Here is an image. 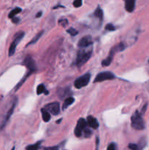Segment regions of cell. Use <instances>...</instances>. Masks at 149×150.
I'll return each instance as SVG.
<instances>
[{"label":"cell","instance_id":"cell-7","mask_svg":"<svg viewBox=\"0 0 149 150\" xmlns=\"http://www.w3.org/2000/svg\"><path fill=\"white\" fill-rule=\"evenodd\" d=\"M45 109L53 115H58L60 113V105L57 102L48 103L45 106Z\"/></svg>","mask_w":149,"mask_h":150},{"label":"cell","instance_id":"cell-22","mask_svg":"<svg viewBox=\"0 0 149 150\" xmlns=\"http://www.w3.org/2000/svg\"><path fill=\"white\" fill-rule=\"evenodd\" d=\"M43 92H46V86L43 84L38 85L37 88V94L41 95Z\"/></svg>","mask_w":149,"mask_h":150},{"label":"cell","instance_id":"cell-15","mask_svg":"<svg viewBox=\"0 0 149 150\" xmlns=\"http://www.w3.org/2000/svg\"><path fill=\"white\" fill-rule=\"evenodd\" d=\"M41 112H42V119H43V121L46 122H49L50 119V113H49L48 111H46L45 108H42V110H41Z\"/></svg>","mask_w":149,"mask_h":150},{"label":"cell","instance_id":"cell-25","mask_svg":"<svg viewBox=\"0 0 149 150\" xmlns=\"http://www.w3.org/2000/svg\"><path fill=\"white\" fill-rule=\"evenodd\" d=\"M105 29L107 30V31L112 32V31H114V30H116V27H115L113 24H108L106 25V27H105Z\"/></svg>","mask_w":149,"mask_h":150},{"label":"cell","instance_id":"cell-21","mask_svg":"<svg viewBox=\"0 0 149 150\" xmlns=\"http://www.w3.org/2000/svg\"><path fill=\"white\" fill-rule=\"evenodd\" d=\"M16 102H15V103L13 104V105H12L11 108H10V109L9 110V111H8L7 114L6 118H5V122H7V121L8 119H10V117L11 116V115H12V114H13V111H14L15 107H16Z\"/></svg>","mask_w":149,"mask_h":150},{"label":"cell","instance_id":"cell-13","mask_svg":"<svg viewBox=\"0 0 149 150\" xmlns=\"http://www.w3.org/2000/svg\"><path fill=\"white\" fill-rule=\"evenodd\" d=\"M71 94V90L69 88H64V89H59L58 90V95L60 98L63 100L64 98H67L68 96Z\"/></svg>","mask_w":149,"mask_h":150},{"label":"cell","instance_id":"cell-29","mask_svg":"<svg viewBox=\"0 0 149 150\" xmlns=\"http://www.w3.org/2000/svg\"><path fill=\"white\" fill-rule=\"evenodd\" d=\"M59 24H61L62 27H66L67 25L68 24V21L67 19H61V20H60L59 21Z\"/></svg>","mask_w":149,"mask_h":150},{"label":"cell","instance_id":"cell-2","mask_svg":"<svg viewBox=\"0 0 149 150\" xmlns=\"http://www.w3.org/2000/svg\"><path fill=\"white\" fill-rule=\"evenodd\" d=\"M132 128L137 130H141L145 128V123L142 115L139 111H135L131 117Z\"/></svg>","mask_w":149,"mask_h":150},{"label":"cell","instance_id":"cell-33","mask_svg":"<svg viewBox=\"0 0 149 150\" xmlns=\"http://www.w3.org/2000/svg\"><path fill=\"white\" fill-rule=\"evenodd\" d=\"M41 16H42V12H39V13L36 15V18H39Z\"/></svg>","mask_w":149,"mask_h":150},{"label":"cell","instance_id":"cell-6","mask_svg":"<svg viewBox=\"0 0 149 150\" xmlns=\"http://www.w3.org/2000/svg\"><path fill=\"white\" fill-rule=\"evenodd\" d=\"M87 125H87V121L86 119H83V118L79 119L78 121L76 129H75V135L77 137H80L82 136V134H83V130L86 128Z\"/></svg>","mask_w":149,"mask_h":150},{"label":"cell","instance_id":"cell-11","mask_svg":"<svg viewBox=\"0 0 149 150\" xmlns=\"http://www.w3.org/2000/svg\"><path fill=\"white\" fill-rule=\"evenodd\" d=\"M87 125L93 129H97L99 125L97 119L92 116H88L87 117Z\"/></svg>","mask_w":149,"mask_h":150},{"label":"cell","instance_id":"cell-14","mask_svg":"<svg viewBox=\"0 0 149 150\" xmlns=\"http://www.w3.org/2000/svg\"><path fill=\"white\" fill-rule=\"evenodd\" d=\"M75 102V99L72 97H69L67 98H66L65 100V102L63 103V105H62V109L63 110H65L70 105H72V103Z\"/></svg>","mask_w":149,"mask_h":150},{"label":"cell","instance_id":"cell-23","mask_svg":"<svg viewBox=\"0 0 149 150\" xmlns=\"http://www.w3.org/2000/svg\"><path fill=\"white\" fill-rule=\"evenodd\" d=\"M67 32L69 34H71L72 36H76V35L78 34V32L74 28H69V29L67 30Z\"/></svg>","mask_w":149,"mask_h":150},{"label":"cell","instance_id":"cell-4","mask_svg":"<svg viewBox=\"0 0 149 150\" xmlns=\"http://www.w3.org/2000/svg\"><path fill=\"white\" fill-rule=\"evenodd\" d=\"M24 36V32H18L16 34V36H15L14 40L13 42L10 44V46L9 49V56H13L15 53L16 51V46H17L18 44L20 42V40L22 39Z\"/></svg>","mask_w":149,"mask_h":150},{"label":"cell","instance_id":"cell-30","mask_svg":"<svg viewBox=\"0 0 149 150\" xmlns=\"http://www.w3.org/2000/svg\"><path fill=\"white\" fill-rule=\"evenodd\" d=\"M99 138H97V141H96V150H99Z\"/></svg>","mask_w":149,"mask_h":150},{"label":"cell","instance_id":"cell-17","mask_svg":"<svg viewBox=\"0 0 149 150\" xmlns=\"http://www.w3.org/2000/svg\"><path fill=\"white\" fill-rule=\"evenodd\" d=\"M94 15L95 17L99 18L100 21H102V19H103V12H102V9H101L99 7H98V8H97V10H96L95 12H94Z\"/></svg>","mask_w":149,"mask_h":150},{"label":"cell","instance_id":"cell-16","mask_svg":"<svg viewBox=\"0 0 149 150\" xmlns=\"http://www.w3.org/2000/svg\"><path fill=\"white\" fill-rule=\"evenodd\" d=\"M42 34H43V31H41V32H39V33H37V34L35 35V38H32V39H31V40L30 41V42H29L28 44H27V46H28V45H32V44H34V43H35V42H37V41L39 40V38L42 37Z\"/></svg>","mask_w":149,"mask_h":150},{"label":"cell","instance_id":"cell-5","mask_svg":"<svg viewBox=\"0 0 149 150\" xmlns=\"http://www.w3.org/2000/svg\"><path fill=\"white\" fill-rule=\"evenodd\" d=\"M116 78V75L111 72L106 71V72H102L100 73H98L94 78V83H97V82H105L107 80H113Z\"/></svg>","mask_w":149,"mask_h":150},{"label":"cell","instance_id":"cell-28","mask_svg":"<svg viewBox=\"0 0 149 150\" xmlns=\"http://www.w3.org/2000/svg\"><path fill=\"white\" fill-rule=\"evenodd\" d=\"M129 149L131 150H137L138 149V146L135 144H129L128 146Z\"/></svg>","mask_w":149,"mask_h":150},{"label":"cell","instance_id":"cell-9","mask_svg":"<svg viewBox=\"0 0 149 150\" xmlns=\"http://www.w3.org/2000/svg\"><path fill=\"white\" fill-rule=\"evenodd\" d=\"M91 45H92V40H91V36L83 37L79 40L78 43V47H80V49L89 47Z\"/></svg>","mask_w":149,"mask_h":150},{"label":"cell","instance_id":"cell-34","mask_svg":"<svg viewBox=\"0 0 149 150\" xmlns=\"http://www.w3.org/2000/svg\"><path fill=\"white\" fill-rule=\"evenodd\" d=\"M11 150H15V147H13V148H12V149Z\"/></svg>","mask_w":149,"mask_h":150},{"label":"cell","instance_id":"cell-27","mask_svg":"<svg viewBox=\"0 0 149 150\" xmlns=\"http://www.w3.org/2000/svg\"><path fill=\"white\" fill-rule=\"evenodd\" d=\"M107 150H116V144L115 143H111L107 147Z\"/></svg>","mask_w":149,"mask_h":150},{"label":"cell","instance_id":"cell-26","mask_svg":"<svg viewBox=\"0 0 149 150\" xmlns=\"http://www.w3.org/2000/svg\"><path fill=\"white\" fill-rule=\"evenodd\" d=\"M82 5V0H75L73 2V6L75 8H80Z\"/></svg>","mask_w":149,"mask_h":150},{"label":"cell","instance_id":"cell-12","mask_svg":"<svg viewBox=\"0 0 149 150\" xmlns=\"http://www.w3.org/2000/svg\"><path fill=\"white\" fill-rule=\"evenodd\" d=\"M136 0H125V9L127 12L132 13L135 10Z\"/></svg>","mask_w":149,"mask_h":150},{"label":"cell","instance_id":"cell-19","mask_svg":"<svg viewBox=\"0 0 149 150\" xmlns=\"http://www.w3.org/2000/svg\"><path fill=\"white\" fill-rule=\"evenodd\" d=\"M41 142H37L35 144H31V145L28 146L26 148V150H38L40 147Z\"/></svg>","mask_w":149,"mask_h":150},{"label":"cell","instance_id":"cell-35","mask_svg":"<svg viewBox=\"0 0 149 150\" xmlns=\"http://www.w3.org/2000/svg\"><path fill=\"white\" fill-rule=\"evenodd\" d=\"M148 62H149V61H148Z\"/></svg>","mask_w":149,"mask_h":150},{"label":"cell","instance_id":"cell-32","mask_svg":"<svg viewBox=\"0 0 149 150\" xmlns=\"http://www.w3.org/2000/svg\"><path fill=\"white\" fill-rule=\"evenodd\" d=\"M12 21H13L14 24H17L18 22L19 21V18H18L14 17L13 18H12Z\"/></svg>","mask_w":149,"mask_h":150},{"label":"cell","instance_id":"cell-31","mask_svg":"<svg viewBox=\"0 0 149 150\" xmlns=\"http://www.w3.org/2000/svg\"><path fill=\"white\" fill-rule=\"evenodd\" d=\"M45 150H59L58 147H49V148H46Z\"/></svg>","mask_w":149,"mask_h":150},{"label":"cell","instance_id":"cell-18","mask_svg":"<svg viewBox=\"0 0 149 150\" xmlns=\"http://www.w3.org/2000/svg\"><path fill=\"white\" fill-rule=\"evenodd\" d=\"M20 12H21V9H20V8H15V9H13V10L9 13V16H9L10 18H13L16 15L18 14V13H20Z\"/></svg>","mask_w":149,"mask_h":150},{"label":"cell","instance_id":"cell-8","mask_svg":"<svg viewBox=\"0 0 149 150\" xmlns=\"http://www.w3.org/2000/svg\"><path fill=\"white\" fill-rule=\"evenodd\" d=\"M24 64H25L26 67L29 70V72L33 73L36 71L37 67L35 60L31 58L30 56H27V57H26L25 60H24Z\"/></svg>","mask_w":149,"mask_h":150},{"label":"cell","instance_id":"cell-3","mask_svg":"<svg viewBox=\"0 0 149 150\" xmlns=\"http://www.w3.org/2000/svg\"><path fill=\"white\" fill-rule=\"evenodd\" d=\"M90 79H91V74L89 73H88L84 74L82 76L77 78L76 80L75 83H74V85H75V86L77 89H81V88L84 87V86L88 84Z\"/></svg>","mask_w":149,"mask_h":150},{"label":"cell","instance_id":"cell-10","mask_svg":"<svg viewBox=\"0 0 149 150\" xmlns=\"http://www.w3.org/2000/svg\"><path fill=\"white\" fill-rule=\"evenodd\" d=\"M124 49H125V45H124V44L123 43V42H120V43H118V45H114V46L110 49V53H109V56H113H113H114V54L116 53V52L122 51H124Z\"/></svg>","mask_w":149,"mask_h":150},{"label":"cell","instance_id":"cell-1","mask_svg":"<svg viewBox=\"0 0 149 150\" xmlns=\"http://www.w3.org/2000/svg\"><path fill=\"white\" fill-rule=\"evenodd\" d=\"M92 54V47L89 46L87 48H83L78 51L76 59V64L77 67H82L83 64H85L91 58Z\"/></svg>","mask_w":149,"mask_h":150},{"label":"cell","instance_id":"cell-24","mask_svg":"<svg viewBox=\"0 0 149 150\" xmlns=\"http://www.w3.org/2000/svg\"><path fill=\"white\" fill-rule=\"evenodd\" d=\"M83 133H84V136L86 138H89L90 136H91L92 134V132L90 129L88 128H86L84 130H83Z\"/></svg>","mask_w":149,"mask_h":150},{"label":"cell","instance_id":"cell-20","mask_svg":"<svg viewBox=\"0 0 149 150\" xmlns=\"http://www.w3.org/2000/svg\"><path fill=\"white\" fill-rule=\"evenodd\" d=\"M113 57L108 56L105 60H103V61L102 62V65L103 66V67H107V66H109L111 64L112 61H113Z\"/></svg>","mask_w":149,"mask_h":150}]
</instances>
